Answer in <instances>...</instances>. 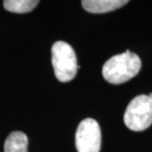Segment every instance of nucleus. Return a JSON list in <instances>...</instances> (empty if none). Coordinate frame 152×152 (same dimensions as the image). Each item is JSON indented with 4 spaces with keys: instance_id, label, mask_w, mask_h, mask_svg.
Here are the masks:
<instances>
[{
    "instance_id": "f257e3e1",
    "label": "nucleus",
    "mask_w": 152,
    "mask_h": 152,
    "mask_svg": "<svg viewBox=\"0 0 152 152\" xmlns=\"http://www.w3.org/2000/svg\"><path fill=\"white\" fill-rule=\"evenodd\" d=\"M140 68L141 60L139 56L126 50L108 59L103 65L102 73L109 83L123 84L134 77Z\"/></svg>"
},
{
    "instance_id": "f03ea898",
    "label": "nucleus",
    "mask_w": 152,
    "mask_h": 152,
    "mask_svg": "<svg viewBox=\"0 0 152 152\" xmlns=\"http://www.w3.org/2000/svg\"><path fill=\"white\" fill-rule=\"evenodd\" d=\"M51 62L56 77L60 82H69L77 73L78 64L74 50L65 42H56L51 48Z\"/></svg>"
},
{
    "instance_id": "7ed1b4c3",
    "label": "nucleus",
    "mask_w": 152,
    "mask_h": 152,
    "mask_svg": "<svg viewBox=\"0 0 152 152\" xmlns=\"http://www.w3.org/2000/svg\"><path fill=\"white\" fill-rule=\"evenodd\" d=\"M124 124L129 129L142 132L152 124V99L148 95L133 98L124 113Z\"/></svg>"
},
{
    "instance_id": "20e7f679",
    "label": "nucleus",
    "mask_w": 152,
    "mask_h": 152,
    "mask_svg": "<svg viewBox=\"0 0 152 152\" xmlns=\"http://www.w3.org/2000/svg\"><path fill=\"white\" fill-rule=\"evenodd\" d=\"M101 129L93 118H85L79 124L75 134V145L78 152H100Z\"/></svg>"
},
{
    "instance_id": "39448f33",
    "label": "nucleus",
    "mask_w": 152,
    "mask_h": 152,
    "mask_svg": "<svg viewBox=\"0 0 152 152\" xmlns=\"http://www.w3.org/2000/svg\"><path fill=\"white\" fill-rule=\"evenodd\" d=\"M126 0H83L82 6L90 13L101 14L114 11L127 4Z\"/></svg>"
},
{
    "instance_id": "423d86ee",
    "label": "nucleus",
    "mask_w": 152,
    "mask_h": 152,
    "mask_svg": "<svg viewBox=\"0 0 152 152\" xmlns=\"http://www.w3.org/2000/svg\"><path fill=\"white\" fill-rule=\"evenodd\" d=\"M28 137L22 132H13L4 143V152H27Z\"/></svg>"
},
{
    "instance_id": "0eeeda50",
    "label": "nucleus",
    "mask_w": 152,
    "mask_h": 152,
    "mask_svg": "<svg viewBox=\"0 0 152 152\" xmlns=\"http://www.w3.org/2000/svg\"><path fill=\"white\" fill-rule=\"evenodd\" d=\"M39 4L38 0H5L4 8L13 13H28Z\"/></svg>"
},
{
    "instance_id": "6e6552de",
    "label": "nucleus",
    "mask_w": 152,
    "mask_h": 152,
    "mask_svg": "<svg viewBox=\"0 0 152 152\" xmlns=\"http://www.w3.org/2000/svg\"><path fill=\"white\" fill-rule=\"evenodd\" d=\"M148 96H149V97H150V98L152 99V93H149V94H148Z\"/></svg>"
}]
</instances>
